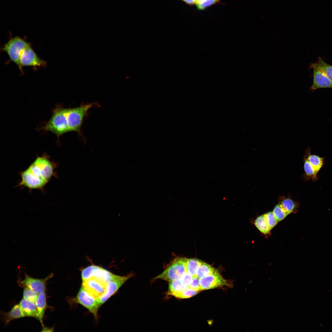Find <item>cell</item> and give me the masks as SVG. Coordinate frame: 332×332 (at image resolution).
<instances>
[{
	"label": "cell",
	"instance_id": "obj_1",
	"mask_svg": "<svg viewBox=\"0 0 332 332\" xmlns=\"http://www.w3.org/2000/svg\"><path fill=\"white\" fill-rule=\"evenodd\" d=\"M56 166L46 153L37 156L29 167L20 173L18 186L26 187L30 190H43L52 177H57Z\"/></svg>",
	"mask_w": 332,
	"mask_h": 332
},
{
	"label": "cell",
	"instance_id": "obj_2",
	"mask_svg": "<svg viewBox=\"0 0 332 332\" xmlns=\"http://www.w3.org/2000/svg\"><path fill=\"white\" fill-rule=\"evenodd\" d=\"M66 108L58 105L52 111L49 120L44 123L41 128L50 131L56 135L57 138L69 132L66 113Z\"/></svg>",
	"mask_w": 332,
	"mask_h": 332
},
{
	"label": "cell",
	"instance_id": "obj_3",
	"mask_svg": "<svg viewBox=\"0 0 332 332\" xmlns=\"http://www.w3.org/2000/svg\"><path fill=\"white\" fill-rule=\"evenodd\" d=\"M100 106L97 103L81 104L74 108H66V113L69 132H75L81 134V129L85 117L89 109L94 106Z\"/></svg>",
	"mask_w": 332,
	"mask_h": 332
},
{
	"label": "cell",
	"instance_id": "obj_4",
	"mask_svg": "<svg viewBox=\"0 0 332 332\" xmlns=\"http://www.w3.org/2000/svg\"><path fill=\"white\" fill-rule=\"evenodd\" d=\"M30 45V42L24 39L17 36L11 38L1 49L2 51L7 53L10 61L14 62L17 65L22 74L23 71L20 66V56L24 49Z\"/></svg>",
	"mask_w": 332,
	"mask_h": 332
},
{
	"label": "cell",
	"instance_id": "obj_5",
	"mask_svg": "<svg viewBox=\"0 0 332 332\" xmlns=\"http://www.w3.org/2000/svg\"><path fill=\"white\" fill-rule=\"evenodd\" d=\"M186 271V258H177L154 280L159 279L171 282L179 279Z\"/></svg>",
	"mask_w": 332,
	"mask_h": 332
},
{
	"label": "cell",
	"instance_id": "obj_6",
	"mask_svg": "<svg viewBox=\"0 0 332 332\" xmlns=\"http://www.w3.org/2000/svg\"><path fill=\"white\" fill-rule=\"evenodd\" d=\"M72 301L79 304L88 309L96 318H97V312L100 306L97 299L89 294L82 285L76 297Z\"/></svg>",
	"mask_w": 332,
	"mask_h": 332
},
{
	"label": "cell",
	"instance_id": "obj_7",
	"mask_svg": "<svg viewBox=\"0 0 332 332\" xmlns=\"http://www.w3.org/2000/svg\"><path fill=\"white\" fill-rule=\"evenodd\" d=\"M117 276L100 266L94 264L85 268L81 271L82 281L95 277L107 283L116 278Z\"/></svg>",
	"mask_w": 332,
	"mask_h": 332
},
{
	"label": "cell",
	"instance_id": "obj_8",
	"mask_svg": "<svg viewBox=\"0 0 332 332\" xmlns=\"http://www.w3.org/2000/svg\"><path fill=\"white\" fill-rule=\"evenodd\" d=\"M107 283L95 277L82 281L81 285L90 295L97 299L105 293Z\"/></svg>",
	"mask_w": 332,
	"mask_h": 332
},
{
	"label": "cell",
	"instance_id": "obj_9",
	"mask_svg": "<svg viewBox=\"0 0 332 332\" xmlns=\"http://www.w3.org/2000/svg\"><path fill=\"white\" fill-rule=\"evenodd\" d=\"M132 276V275L131 274L124 276L117 275L116 278L107 282L105 293L97 299L100 306L114 294Z\"/></svg>",
	"mask_w": 332,
	"mask_h": 332
},
{
	"label": "cell",
	"instance_id": "obj_10",
	"mask_svg": "<svg viewBox=\"0 0 332 332\" xmlns=\"http://www.w3.org/2000/svg\"><path fill=\"white\" fill-rule=\"evenodd\" d=\"M20 64L22 69L23 67H44L47 62L41 59L34 51L30 45L25 48L22 51L20 57Z\"/></svg>",
	"mask_w": 332,
	"mask_h": 332
},
{
	"label": "cell",
	"instance_id": "obj_11",
	"mask_svg": "<svg viewBox=\"0 0 332 332\" xmlns=\"http://www.w3.org/2000/svg\"><path fill=\"white\" fill-rule=\"evenodd\" d=\"M313 71V81L310 89L312 90L326 88H332V82L316 62L310 64Z\"/></svg>",
	"mask_w": 332,
	"mask_h": 332
},
{
	"label": "cell",
	"instance_id": "obj_12",
	"mask_svg": "<svg viewBox=\"0 0 332 332\" xmlns=\"http://www.w3.org/2000/svg\"><path fill=\"white\" fill-rule=\"evenodd\" d=\"M53 276L51 273L47 277L43 279L34 278L25 274V277L22 281L19 283L20 286L28 288L37 294L45 292L46 289L47 282Z\"/></svg>",
	"mask_w": 332,
	"mask_h": 332
},
{
	"label": "cell",
	"instance_id": "obj_13",
	"mask_svg": "<svg viewBox=\"0 0 332 332\" xmlns=\"http://www.w3.org/2000/svg\"><path fill=\"white\" fill-rule=\"evenodd\" d=\"M200 281L201 290L229 286L228 283L216 270L213 274L200 278Z\"/></svg>",
	"mask_w": 332,
	"mask_h": 332
},
{
	"label": "cell",
	"instance_id": "obj_14",
	"mask_svg": "<svg viewBox=\"0 0 332 332\" xmlns=\"http://www.w3.org/2000/svg\"><path fill=\"white\" fill-rule=\"evenodd\" d=\"M35 303L37 310L36 318L39 320L43 327L44 326L43 318L45 311L48 307L46 296L45 292L38 294Z\"/></svg>",
	"mask_w": 332,
	"mask_h": 332
},
{
	"label": "cell",
	"instance_id": "obj_15",
	"mask_svg": "<svg viewBox=\"0 0 332 332\" xmlns=\"http://www.w3.org/2000/svg\"><path fill=\"white\" fill-rule=\"evenodd\" d=\"M1 316L2 320L6 324L14 319L25 316L19 304L15 305L8 312H2Z\"/></svg>",
	"mask_w": 332,
	"mask_h": 332
},
{
	"label": "cell",
	"instance_id": "obj_16",
	"mask_svg": "<svg viewBox=\"0 0 332 332\" xmlns=\"http://www.w3.org/2000/svg\"><path fill=\"white\" fill-rule=\"evenodd\" d=\"M303 161L305 174L303 178L305 181H307L311 179L314 182H316L318 178V174L319 171L304 157Z\"/></svg>",
	"mask_w": 332,
	"mask_h": 332
},
{
	"label": "cell",
	"instance_id": "obj_17",
	"mask_svg": "<svg viewBox=\"0 0 332 332\" xmlns=\"http://www.w3.org/2000/svg\"><path fill=\"white\" fill-rule=\"evenodd\" d=\"M19 304L25 316L36 318L37 310L35 302L23 298L20 300Z\"/></svg>",
	"mask_w": 332,
	"mask_h": 332
},
{
	"label": "cell",
	"instance_id": "obj_18",
	"mask_svg": "<svg viewBox=\"0 0 332 332\" xmlns=\"http://www.w3.org/2000/svg\"><path fill=\"white\" fill-rule=\"evenodd\" d=\"M304 157L306 158L319 172L324 164L325 158L311 154L310 149L309 147L307 148L306 150Z\"/></svg>",
	"mask_w": 332,
	"mask_h": 332
},
{
	"label": "cell",
	"instance_id": "obj_19",
	"mask_svg": "<svg viewBox=\"0 0 332 332\" xmlns=\"http://www.w3.org/2000/svg\"><path fill=\"white\" fill-rule=\"evenodd\" d=\"M254 223L262 233L267 235L270 233L271 229L267 221L264 214L257 217L255 220Z\"/></svg>",
	"mask_w": 332,
	"mask_h": 332
},
{
	"label": "cell",
	"instance_id": "obj_20",
	"mask_svg": "<svg viewBox=\"0 0 332 332\" xmlns=\"http://www.w3.org/2000/svg\"><path fill=\"white\" fill-rule=\"evenodd\" d=\"M188 288L184 286L181 283L179 279L170 282L169 285L167 294L174 296L180 293Z\"/></svg>",
	"mask_w": 332,
	"mask_h": 332
},
{
	"label": "cell",
	"instance_id": "obj_21",
	"mask_svg": "<svg viewBox=\"0 0 332 332\" xmlns=\"http://www.w3.org/2000/svg\"><path fill=\"white\" fill-rule=\"evenodd\" d=\"M202 261L197 259L186 258V271L192 276L196 275L197 271Z\"/></svg>",
	"mask_w": 332,
	"mask_h": 332
},
{
	"label": "cell",
	"instance_id": "obj_22",
	"mask_svg": "<svg viewBox=\"0 0 332 332\" xmlns=\"http://www.w3.org/2000/svg\"><path fill=\"white\" fill-rule=\"evenodd\" d=\"M288 214L296 213L298 211L299 204L289 198H285L279 202Z\"/></svg>",
	"mask_w": 332,
	"mask_h": 332
},
{
	"label": "cell",
	"instance_id": "obj_23",
	"mask_svg": "<svg viewBox=\"0 0 332 332\" xmlns=\"http://www.w3.org/2000/svg\"><path fill=\"white\" fill-rule=\"evenodd\" d=\"M216 270L210 265L203 262L197 271L196 276L200 279L213 274Z\"/></svg>",
	"mask_w": 332,
	"mask_h": 332
},
{
	"label": "cell",
	"instance_id": "obj_24",
	"mask_svg": "<svg viewBox=\"0 0 332 332\" xmlns=\"http://www.w3.org/2000/svg\"><path fill=\"white\" fill-rule=\"evenodd\" d=\"M272 212L278 222L283 220L289 215L280 203L275 206Z\"/></svg>",
	"mask_w": 332,
	"mask_h": 332
},
{
	"label": "cell",
	"instance_id": "obj_25",
	"mask_svg": "<svg viewBox=\"0 0 332 332\" xmlns=\"http://www.w3.org/2000/svg\"><path fill=\"white\" fill-rule=\"evenodd\" d=\"M316 62L332 82V66L326 62L320 57H318Z\"/></svg>",
	"mask_w": 332,
	"mask_h": 332
},
{
	"label": "cell",
	"instance_id": "obj_26",
	"mask_svg": "<svg viewBox=\"0 0 332 332\" xmlns=\"http://www.w3.org/2000/svg\"><path fill=\"white\" fill-rule=\"evenodd\" d=\"M219 0H194V4L199 10H203L218 2Z\"/></svg>",
	"mask_w": 332,
	"mask_h": 332
},
{
	"label": "cell",
	"instance_id": "obj_27",
	"mask_svg": "<svg viewBox=\"0 0 332 332\" xmlns=\"http://www.w3.org/2000/svg\"><path fill=\"white\" fill-rule=\"evenodd\" d=\"M23 295V298L34 302L38 296L37 293L27 287H24Z\"/></svg>",
	"mask_w": 332,
	"mask_h": 332
},
{
	"label": "cell",
	"instance_id": "obj_28",
	"mask_svg": "<svg viewBox=\"0 0 332 332\" xmlns=\"http://www.w3.org/2000/svg\"><path fill=\"white\" fill-rule=\"evenodd\" d=\"M200 291H197L189 288H188L186 290L176 295L174 297L177 298L179 299H184L190 298L195 295Z\"/></svg>",
	"mask_w": 332,
	"mask_h": 332
},
{
	"label": "cell",
	"instance_id": "obj_29",
	"mask_svg": "<svg viewBox=\"0 0 332 332\" xmlns=\"http://www.w3.org/2000/svg\"><path fill=\"white\" fill-rule=\"evenodd\" d=\"M264 215L269 226L272 229L277 224L278 221L272 211L267 212Z\"/></svg>",
	"mask_w": 332,
	"mask_h": 332
},
{
	"label": "cell",
	"instance_id": "obj_30",
	"mask_svg": "<svg viewBox=\"0 0 332 332\" xmlns=\"http://www.w3.org/2000/svg\"><path fill=\"white\" fill-rule=\"evenodd\" d=\"M192 278L193 276L186 271L179 279L182 284L188 287Z\"/></svg>",
	"mask_w": 332,
	"mask_h": 332
},
{
	"label": "cell",
	"instance_id": "obj_31",
	"mask_svg": "<svg viewBox=\"0 0 332 332\" xmlns=\"http://www.w3.org/2000/svg\"><path fill=\"white\" fill-rule=\"evenodd\" d=\"M188 287L197 291H201L200 278L196 276H193L192 279L189 284Z\"/></svg>",
	"mask_w": 332,
	"mask_h": 332
},
{
	"label": "cell",
	"instance_id": "obj_32",
	"mask_svg": "<svg viewBox=\"0 0 332 332\" xmlns=\"http://www.w3.org/2000/svg\"><path fill=\"white\" fill-rule=\"evenodd\" d=\"M42 331H53V328H49L47 327H45V326L43 327Z\"/></svg>",
	"mask_w": 332,
	"mask_h": 332
},
{
	"label": "cell",
	"instance_id": "obj_33",
	"mask_svg": "<svg viewBox=\"0 0 332 332\" xmlns=\"http://www.w3.org/2000/svg\"><path fill=\"white\" fill-rule=\"evenodd\" d=\"M186 3L189 5L194 4V0H182Z\"/></svg>",
	"mask_w": 332,
	"mask_h": 332
}]
</instances>
